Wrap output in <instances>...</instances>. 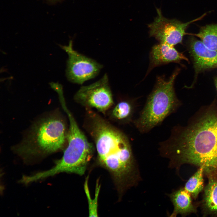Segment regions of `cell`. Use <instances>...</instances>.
<instances>
[{
    "label": "cell",
    "instance_id": "obj_3",
    "mask_svg": "<svg viewBox=\"0 0 217 217\" xmlns=\"http://www.w3.org/2000/svg\"><path fill=\"white\" fill-rule=\"evenodd\" d=\"M67 134L63 120L53 111L36 121L13 150L24 160L44 157L63 149Z\"/></svg>",
    "mask_w": 217,
    "mask_h": 217
},
{
    "label": "cell",
    "instance_id": "obj_8",
    "mask_svg": "<svg viewBox=\"0 0 217 217\" xmlns=\"http://www.w3.org/2000/svg\"><path fill=\"white\" fill-rule=\"evenodd\" d=\"M77 101L101 111H105L112 105V95L107 74L97 81L81 86L74 96Z\"/></svg>",
    "mask_w": 217,
    "mask_h": 217
},
{
    "label": "cell",
    "instance_id": "obj_13",
    "mask_svg": "<svg viewBox=\"0 0 217 217\" xmlns=\"http://www.w3.org/2000/svg\"><path fill=\"white\" fill-rule=\"evenodd\" d=\"M204 175L203 168H198L196 171L188 180L184 187L194 200L197 198L199 193L204 190Z\"/></svg>",
    "mask_w": 217,
    "mask_h": 217
},
{
    "label": "cell",
    "instance_id": "obj_1",
    "mask_svg": "<svg viewBox=\"0 0 217 217\" xmlns=\"http://www.w3.org/2000/svg\"><path fill=\"white\" fill-rule=\"evenodd\" d=\"M162 148L171 168L189 164L203 168L206 177L217 175V109H209L186 127L173 128Z\"/></svg>",
    "mask_w": 217,
    "mask_h": 217
},
{
    "label": "cell",
    "instance_id": "obj_10",
    "mask_svg": "<svg viewBox=\"0 0 217 217\" xmlns=\"http://www.w3.org/2000/svg\"><path fill=\"white\" fill-rule=\"evenodd\" d=\"M149 59V71L156 67L170 63H179L182 60L188 61V58L174 46L161 42L152 47Z\"/></svg>",
    "mask_w": 217,
    "mask_h": 217
},
{
    "label": "cell",
    "instance_id": "obj_9",
    "mask_svg": "<svg viewBox=\"0 0 217 217\" xmlns=\"http://www.w3.org/2000/svg\"><path fill=\"white\" fill-rule=\"evenodd\" d=\"M189 51L197 74L217 67V52L209 49L201 40L192 38Z\"/></svg>",
    "mask_w": 217,
    "mask_h": 217
},
{
    "label": "cell",
    "instance_id": "obj_7",
    "mask_svg": "<svg viewBox=\"0 0 217 217\" xmlns=\"http://www.w3.org/2000/svg\"><path fill=\"white\" fill-rule=\"evenodd\" d=\"M157 17L148 25L150 36L160 42L173 46L182 42L183 36L187 34L185 32L187 26L191 23L202 19L206 15L186 23H183L175 19H170L164 17L161 10L156 8Z\"/></svg>",
    "mask_w": 217,
    "mask_h": 217
},
{
    "label": "cell",
    "instance_id": "obj_4",
    "mask_svg": "<svg viewBox=\"0 0 217 217\" xmlns=\"http://www.w3.org/2000/svg\"><path fill=\"white\" fill-rule=\"evenodd\" d=\"M180 70L176 69L168 79L164 76L157 77L155 86L139 117L133 121L134 125L140 133H147L159 125L178 107L179 101L174 85Z\"/></svg>",
    "mask_w": 217,
    "mask_h": 217
},
{
    "label": "cell",
    "instance_id": "obj_11",
    "mask_svg": "<svg viewBox=\"0 0 217 217\" xmlns=\"http://www.w3.org/2000/svg\"><path fill=\"white\" fill-rule=\"evenodd\" d=\"M169 197L174 206L170 217H176L178 215L185 216L197 212L199 203L193 202L191 196L184 187L174 191Z\"/></svg>",
    "mask_w": 217,
    "mask_h": 217
},
{
    "label": "cell",
    "instance_id": "obj_5",
    "mask_svg": "<svg viewBox=\"0 0 217 217\" xmlns=\"http://www.w3.org/2000/svg\"><path fill=\"white\" fill-rule=\"evenodd\" d=\"M69 122L67 134L68 142L62 157L57 160L51 169L40 172L31 176L36 181L61 172L84 175L93 155V148L80 130L69 110L66 111Z\"/></svg>",
    "mask_w": 217,
    "mask_h": 217
},
{
    "label": "cell",
    "instance_id": "obj_12",
    "mask_svg": "<svg viewBox=\"0 0 217 217\" xmlns=\"http://www.w3.org/2000/svg\"><path fill=\"white\" fill-rule=\"evenodd\" d=\"M206 177L208 183L204 187L202 199L199 205L203 216L217 217V175Z\"/></svg>",
    "mask_w": 217,
    "mask_h": 217
},
{
    "label": "cell",
    "instance_id": "obj_15",
    "mask_svg": "<svg viewBox=\"0 0 217 217\" xmlns=\"http://www.w3.org/2000/svg\"><path fill=\"white\" fill-rule=\"evenodd\" d=\"M135 108L133 101H123L118 103L114 108L112 114L116 119L121 121H131Z\"/></svg>",
    "mask_w": 217,
    "mask_h": 217
},
{
    "label": "cell",
    "instance_id": "obj_16",
    "mask_svg": "<svg viewBox=\"0 0 217 217\" xmlns=\"http://www.w3.org/2000/svg\"><path fill=\"white\" fill-rule=\"evenodd\" d=\"M88 181V176L85 179L84 186L88 203L89 216L90 217H97L98 216V199L101 186L99 183V181H97L96 183L94 198L93 199L91 198L90 192Z\"/></svg>",
    "mask_w": 217,
    "mask_h": 217
},
{
    "label": "cell",
    "instance_id": "obj_17",
    "mask_svg": "<svg viewBox=\"0 0 217 217\" xmlns=\"http://www.w3.org/2000/svg\"><path fill=\"white\" fill-rule=\"evenodd\" d=\"M215 87H216L217 91V77L215 79Z\"/></svg>",
    "mask_w": 217,
    "mask_h": 217
},
{
    "label": "cell",
    "instance_id": "obj_6",
    "mask_svg": "<svg viewBox=\"0 0 217 217\" xmlns=\"http://www.w3.org/2000/svg\"><path fill=\"white\" fill-rule=\"evenodd\" d=\"M60 46L68 55L66 75L70 82L82 84L96 77L103 68V66L96 60L74 50L72 40L68 46Z\"/></svg>",
    "mask_w": 217,
    "mask_h": 217
},
{
    "label": "cell",
    "instance_id": "obj_14",
    "mask_svg": "<svg viewBox=\"0 0 217 217\" xmlns=\"http://www.w3.org/2000/svg\"><path fill=\"white\" fill-rule=\"evenodd\" d=\"M188 34L198 37L208 48L217 52V24L206 25L198 33Z\"/></svg>",
    "mask_w": 217,
    "mask_h": 217
},
{
    "label": "cell",
    "instance_id": "obj_2",
    "mask_svg": "<svg viewBox=\"0 0 217 217\" xmlns=\"http://www.w3.org/2000/svg\"><path fill=\"white\" fill-rule=\"evenodd\" d=\"M93 121L98 162L110 172L122 194L137 186L141 179L130 143L124 134L103 119L95 117Z\"/></svg>",
    "mask_w": 217,
    "mask_h": 217
}]
</instances>
